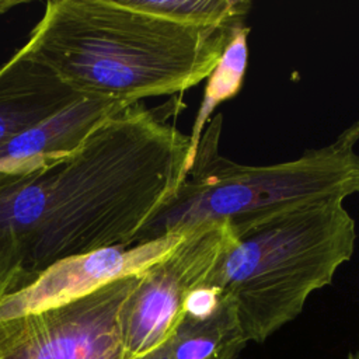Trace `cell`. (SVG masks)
<instances>
[{
    "label": "cell",
    "instance_id": "cell-6",
    "mask_svg": "<svg viewBox=\"0 0 359 359\" xmlns=\"http://www.w3.org/2000/svg\"><path fill=\"white\" fill-rule=\"evenodd\" d=\"M137 275L70 303L0 320V359H123L119 313Z\"/></svg>",
    "mask_w": 359,
    "mask_h": 359
},
{
    "label": "cell",
    "instance_id": "cell-1",
    "mask_svg": "<svg viewBox=\"0 0 359 359\" xmlns=\"http://www.w3.org/2000/svg\"><path fill=\"white\" fill-rule=\"evenodd\" d=\"M189 135L136 102L70 154L0 174V262L28 283L49 266L136 244L189 170Z\"/></svg>",
    "mask_w": 359,
    "mask_h": 359
},
{
    "label": "cell",
    "instance_id": "cell-8",
    "mask_svg": "<svg viewBox=\"0 0 359 359\" xmlns=\"http://www.w3.org/2000/svg\"><path fill=\"white\" fill-rule=\"evenodd\" d=\"M128 104L81 95L0 147V174H24L74 151L107 118Z\"/></svg>",
    "mask_w": 359,
    "mask_h": 359
},
{
    "label": "cell",
    "instance_id": "cell-12",
    "mask_svg": "<svg viewBox=\"0 0 359 359\" xmlns=\"http://www.w3.org/2000/svg\"><path fill=\"white\" fill-rule=\"evenodd\" d=\"M129 6L194 28L241 24L251 8L247 0H125Z\"/></svg>",
    "mask_w": 359,
    "mask_h": 359
},
{
    "label": "cell",
    "instance_id": "cell-2",
    "mask_svg": "<svg viewBox=\"0 0 359 359\" xmlns=\"http://www.w3.org/2000/svg\"><path fill=\"white\" fill-rule=\"evenodd\" d=\"M241 24L194 28L125 0H55L20 50L80 95L132 105L208 79Z\"/></svg>",
    "mask_w": 359,
    "mask_h": 359
},
{
    "label": "cell",
    "instance_id": "cell-7",
    "mask_svg": "<svg viewBox=\"0 0 359 359\" xmlns=\"http://www.w3.org/2000/svg\"><path fill=\"white\" fill-rule=\"evenodd\" d=\"M185 231L132 245H114L63 259L0 302V320L38 313L94 293L115 280L135 276L165 257Z\"/></svg>",
    "mask_w": 359,
    "mask_h": 359
},
{
    "label": "cell",
    "instance_id": "cell-3",
    "mask_svg": "<svg viewBox=\"0 0 359 359\" xmlns=\"http://www.w3.org/2000/svg\"><path fill=\"white\" fill-rule=\"evenodd\" d=\"M230 229L231 240L203 286L233 303L245 341L258 344L332 282L356 241L355 219L342 199L304 203Z\"/></svg>",
    "mask_w": 359,
    "mask_h": 359
},
{
    "label": "cell",
    "instance_id": "cell-10",
    "mask_svg": "<svg viewBox=\"0 0 359 359\" xmlns=\"http://www.w3.org/2000/svg\"><path fill=\"white\" fill-rule=\"evenodd\" d=\"M247 345L233 303L220 294L206 313L184 311L172 334L137 359H237Z\"/></svg>",
    "mask_w": 359,
    "mask_h": 359
},
{
    "label": "cell",
    "instance_id": "cell-15",
    "mask_svg": "<svg viewBox=\"0 0 359 359\" xmlns=\"http://www.w3.org/2000/svg\"><path fill=\"white\" fill-rule=\"evenodd\" d=\"M27 3H29V1H27V0H0V15L6 14L7 11H10L14 7H18V6H22Z\"/></svg>",
    "mask_w": 359,
    "mask_h": 359
},
{
    "label": "cell",
    "instance_id": "cell-16",
    "mask_svg": "<svg viewBox=\"0 0 359 359\" xmlns=\"http://www.w3.org/2000/svg\"><path fill=\"white\" fill-rule=\"evenodd\" d=\"M348 359H359V348L355 351V352H351L348 355Z\"/></svg>",
    "mask_w": 359,
    "mask_h": 359
},
{
    "label": "cell",
    "instance_id": "cell-9",
    "mask_svg": "<svg viewBox=\"0 0 359 359\" xmlns=\"http://www.w3.org/2000/svg\"><path fill=\"white\" fill-rule=\"evenodd\" d=\"M81 95L17 50L0 66V147Z\"/></svg>",
    "mask_w": 359,
    "mask_h": 359
},
{
    "label": "cell",
    "instance_id": "cell-4",
    "mask_svg": "<svg viewBox=\"0 0 359 359\" xmlns=\"http://www.w3.org/2000/svg\"><path fill=\"white\" fill-rule=\"evenodd\" d=\"M223 116L209 121L185 178L137 243L203 223L230 224L304 203L359 194V154L339 140L268 165L240 164L219 153Z\"/></svg>",
    "mask_w": 359,
    "mask_h": 359
},
{
    "label": "cell",
    "instance_id": "cell-5",
    "mask_svg": "<svg viewBox=\"0 0 359 359\" xmlns=\"http://www.w3.org/2000/svg\"><path fill=\"white\" fill-rule=\"evenodd\" d=\"M230 240L227 222L188 229L165 257L137 275L119 313L123 359L144 356L172 334L189 294L206 283Z\"/></svg>",
    "mask_w": 359,
    "mask_h": 359
},
{
    "label": "cell",
    "instance_id": "cell-11",
    "mask_svg": "<svg viewBox=\"0 0 359 359\" xmlns=\"http://www.w3.org/2000/svg\"><path fill=\"white\" fill-rule=\"evenodd\" d=\"M248 32L250 28L244 24L234 29L231 39L223 50L217 65L208 76V84L205 87L202 102L189 133V168L195 160L203 126L209 121L212 112L220 102L233 98L243 86L248 57Z\"/></svg>",
    "mask_w": 359,
    "mask_h": 359
},
{
    "label": "cell",
    "instance_id": "cell-13",
    "mask_svg": "<svg viewBox=\"0 0 359 359\" xmlns=\"http://www.w3.org/2000/svg\"><path fill=\"white\" fill-rule=\"evenodd\" d=\"M25 285H28V282L20 273L8 269L0 262V302Z\"/></svg>",
    "mask_w": 359,
    "mask_h": 359
},
{
    "label": "cell",
    "instance_id": "cell-14",
    "mask_svg": "<svg viewBox=\"0 0 359 359\" xmlns=\"http://www.w3.org/2000/svg\"><path fill=\"white\" fill-rule=\"evenodd\" d=\"M338 139L353 146V144L356 143V140L359 139V121H358L355 125L349 126L346 130H344V132L338 136Z\"/></svg>",
    "mask_w": 359,
    "mask_h": 359
}]
</instances>
